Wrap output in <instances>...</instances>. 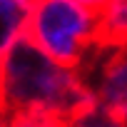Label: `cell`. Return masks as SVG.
Returning a JSON list of instances; mask_svg holds the SVG:
<instances>
[{
  "instance_id": "obj_1",
  "label": "cell",
  "mask_w": 127,
  "mask_h": 127,
  "mask_svg": "<svg viewBox=\"0 0 127 127\" xmlns=\"http://www.w3.org/2000/svg\"><path fill=\"white\" fill-rule=\"evenodd\" d=\"M100 100L80 75L62 67L25 32L3 57V107L13 112H52L67 122L90 112Z\"/></svg>"
},
{
  "instance_id": "obj_2",
  "label": "cell",
  "mask_w": 127,
  "mask_h": 127,
  "mask_svg": "<svg viewBox=\"0 0 127 127\" xmlns=\"http://www.w3.org/2000/svg\"><path fill=\"white\" fill-rule=\"evenodd\" d=\"M25 35L57 65L75 70L97 37V13L77 0H37L30 10Z\"/></svg>"
},
{
  "instance_id": "obj_3",
  "label": "cell",
  "mask_w": 127,
  "mask_h": 127,
  "mask_svg": "<svg viewBox=\"0 0 127 127\" xmlns=\"http://www.w3.org/2000/svg\"><path fill=\"white\" fill-rule=\"evenodd\" d=\"M100 102L122 122H127V55H122V50L105 65Z\"/></svg>"
},
{
  "instance_id": "obj_4",
  "label": "cell",
  "mask_w": 127,
  "mask_h": 127,
  "mask_svg": "<svg viewBox=\"0 0 127 127\" xmlns=\"http://www.w3.org/2000/svg\"><path fill=\"white\" fill-rule=\"evenodd\" d=\"M97 47L127 45V0H110L97 13Z\"/></svg>"
},
{
  "instance_id": "obj_5",
  "label": "cell",
  "mask_w": 127,
  "mask_h": 127,
  "mask_svg": "<svg viewBox=\"0 0 127 127\" xmlns=\"http://www.w3.org/2000/svg\"><path fill=\"white\" fill-rule=\"evenodd\" d=\"M32 5L23 0H0V57H5L8 47L25 32Z\"/></svg>"
},
{
  "instance_id": "obj_6",
  "label": "cell",
  "mask_w": 127,
  "mask_h": 127,
  "mask_svg": "<svg viewBox=\"0 0 127 127\" xmlns=\"http://www.w3.org/2000/svg\"><path fill=\"white\" fill-rule=\"evenodd\" d=\"M8 127H70V122L52 112H13L8 115Z\"/></svg>"
},
{
  "instance_id": "obj_7",
  "label": "cell",
  "mask_w": 127,
  "mask_h": 127,
  "mask_svg": "<svg viewBox=\"0 0 127 127\" xmlns=\"http://www.w3.org/2000/svg\"><path fill=\"white\" fill-rule=\"evenodd\" d=\"M70 127H127V122H122L115 112H110L102 102H97L90 112H85L77 120H72Z\"/></svg>"
},
{
  "instance_id": "obj_8",
  "label": "cell",
  "mask_w": 127,
  "mask_h": 127,
  "mask_svg": "<svg viewBox=\"0 0 127 127\" xmlns=\"http://www.w3.org/2000/svg\"><path fill=\"white\" fill-rule=\"evenodd\" d=\"M77 3H80V5H85V8H90L92 13H100V10L110 3V0H77Z\"/></svg>"
},
{
  "instance_id": "obj_9",
  "label": "cell",
  "mask_w": 127,
  "mask_h": 127,
  "mask_svg": "<svg viewBox=\"0 0 127 127\" xmlns=\"http://www.w3.org/2000/svg\"><path fill=\"white\" fill-rule=\"evenodd\" d=\"M0 127H8V115L0 110Z\"/></svg>"
}]
</instances>
